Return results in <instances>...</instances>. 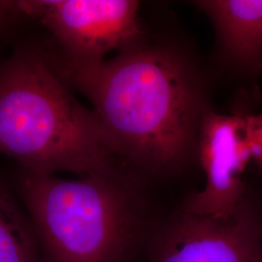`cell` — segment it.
<instances>
[{
    "instance_id": "cell-5",
    "label": "cell",
    "mask_w": 262,
    "mask_h": 262,
    "mask_svg": "<svg viewBox=\"0 0 262 262\" xmlns=\"http://www.w3.org/2000/svg\"><path fill=\"white\" fill-rule=\"evenodd\" d=\"M143 255L145 262H262V215L247 196L225 217L181 208L155 223Z\"/></svg>"
},
{
    "instance_id": "cell-9",
    "label": "cell",
    "mask_w": 262,
    "mask_h": 262,
    "mask_svg": "<svg viewBox=\"0 0 262 262\" xmlns=\"http://www.w3.org/2000/svg\"><path fill=\"white\" fill-rule=\"evenodd\" d=\"M244 119L253 160L262 167V113L244 115Z\"/></svg>"
},
{
    "instance_id": "cell-2",
    "label": "cell",
    "mask_w": 262,
    "mask_h": 262,
    "mask_svg": "<svg viewBox=\"0 0 262 262\" xmlns=\"http://www.w3.org/2000/svg\"><path fill=\"white\" fill-rule=\"evenodd\" d=\"M16 187L44 262H135L156 223L124 170L66 180L20 168Z\"/></svg>"
},
{
    "instance_id": "cell-10",
    "label": "cell",
    "mask_w": 262,
    "mask_h": 262,
    "mask_svg": "<svg viewBox=\"0 0 262 262\" xmlns=\"http://www.w3.org/2000/svg\"><path fill=\"white\" fill-rule=\"evenodd\" d=\"M19 16L14 1L0 0V31L9 24L11 19Z\"/></svg>"
},
{
    "instance_id": "cell-3",
    "label": "cell",
    "mask_w": 262,
    "mask_h": 262,
    "mask_svg": "<svg viewBox=\"0 0 262 262\" xmlns=\"http://www.w3.org/2000/svg\"><path fill=\"white\" fill-rule=\"evenodd\" d=\"M0 154L40 175L122 170L94 111L72 95L45 54L30 49L0 63Z\"/></svg>"
},
{
    "instance_id": "cell-6",
    "label": "cell",
    "mask_w": 262,
    "mask_h": 262,
    "mask_svg": "<svg viewBox=\"0 0 262 262\" xmlns=\"http://www.w3.org/2000/svg\"><path fill=\"white\" fill-rule=\"evenodd\" d=\"M198 133L205 187L188 197L182 208L197 215L228 216L247 196L242 176L253 159L244 115L204 112Z\"/></svg>"
},
{
    "instance_id": "cell-4",
    "label": "cell",
    "mask_w": 262,
    "mask_h": 262,
    "mask_svg": "<svg viewBox=\"0 0 262 262\" xmlns=\"http://www.w3.org/2000/svg\"><path fill=\"white\" fill-rule=\"evenodd\" d=\"M19 16L35 19L60 49L51 59L72 67L97 66L114 51L141 43L139 2L133 0H17Z\"/></svg>"
},
{
    "instance_id": "cell-8",
    "label": "cell",
    "mask_w": 262,
    "mask_h": 262,
    "mask_svg": "<svg viewBox=\"0 0 262 262\" xmlns=\"http://www.w3.org/2000/svg\"><path fill=\"white\" fill-rule=\"evenodd\" d=\"M0 262H44L27 210L1 179Z\"/></svg>"
},
{
    "instance_id": "cell-7",
    "label": "cell",
    "mask_w": 262,
    "mask_h": 262,
    "mask_svg": "<svg viewBox=\"0 0 262 262\" xmlns=\"http://www.w3.org/2000/svg\"><path fill=\"white\" fill-rule=\"evenodd\" d=\"M194 3L214 23L225 54L249 70H261L262 0H204Z\"/></svg>"
},
{
    "instance_id": "cell-1",
    "label": "cell",
    "mask_w": 262,
    "mask_h": 262,
    "mask_svg": "<svg viewBox=\"0 0 262 262\" xmlns=\"http://www.w3.org/2000/svg\"><path fill=\"white\" fill-rule=\"evenodd\" d=\"M50 62L90 100L115 159L151 174L181 167L203 113L196 82L180 56L139 43L97 66Z\"/></svg>"
}]
</instances>
